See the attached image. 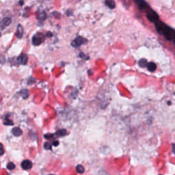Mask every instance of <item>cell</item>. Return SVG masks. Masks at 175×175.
Returning <instances> with one entry per match:
<instances>
[{
    "label": "cell",
    "mask_w": 175,
    "mask_h": 175,
    "mask_svg": "<svg viewBox=\"0 0 175 175\" xmlns=\"http://www.w3.org/2000/svg\"><path fill=\"white\" fill-rule=\"evenodd\" d=\"M20 93L21 94V95L23 97V98H27L28 97V96H29V92H28V91L27 90H23L22 91H21Z\"/></svg>",
    "instance_id": "15"
},
{
    "label": "cell",
    "mask_w": 175,
    "mask_h": 175,
    "mask_svg": "<svg viewBox=\"0 0 175 175\" xmlns=\"http://www.w3.org/2000/svg\"><path fill=\"white\" fill-rule=\"evenodd\" d=\"M21 167L23 170H30L32 167V163L30 160H24L21 163Z\"/></svg>",
    "instance_id": "5"
},
{
    "label": "cell",
    "mask_w": 175,
    "mask_h": 175,
    "mask_svg": "<svg viewBox=\"0 0 175 175\" xmlns=\"http://www.w3.org/2000/svg\"><path fill=\"white\" fill-rule=\"evenodd\" d=\"M4 124H6V125H13V122L10 120H6L5 122H4Z\"/></svg>",
    "instance_id": "22"
},
{
    "label": "cell",
    "mask_w": 175,
    "mask_h": 175,
    "mask_svg": "<svg viewBox=\"0 0 175 175\" xmlns=\"http://www.w3.org/2000/svg\"><path fill=\"white\" fill-rule=\"evenodd\" d=\"M44 40V36L41 34H38L34 36L32 38V44L34 45L37 46L40 45Z\"/></svg>",
    "instance_id": "3"
},
{
    "label": "cell",
    "mask_w": 175,
    "mask_h": 175,
    "mask_svg": "<svg viewBox=\"0 0 175 175\" xmlns=\"http://www.w3.org/2000/svg\"><path fill=\"white\" fill-rule=\"evenodd\" d=\"M147 60H146V59L142 58L141 59L140 61H139V62H138V64L139 66H140V67H142V68H144V67H145V66H146V64H147Z\"/></svg>",
    "instance_id": "12"
},
{
    "label": "cell",
    "mask_w": 175,
    "mask_h": 175,
    "mask_svg": "<svg viewBox=\"0 0 175 175\" xmlns=\"http://www.w3.org/2000/svg\"><path fill=\"white\" fill-rule=\"evenodd\" d=\"M4 153V150L3 149V146L1 144H0V156H1Z\"/></svg>",
    "instance_id": "24"
},
{
    "label": "cell",
    "mask_w": 175,
    "mask_h": 175,
    "mask_svg": "<svg viewBox=\"0 0 175 175\" xmlns=\"http://www.w3.org/2000/svg\"><path fill=\"white\" fill-rule=\"evenodd\" d=\"M87 42H88V40L87 39H85V38H83L81 36H77L76 38L72 42L71 45L73 47H76L81 46V45H84L85 43H86Z\"/></svg>",
    "instance_id": "2"
},
{
    "label": "cell",
    "mask_w": 175,
    "mask_h": 175,
    "mask_svg": "<svg viewBox=\"0 0 175 175\" xmlns=\"http://www.w3.org/2000/svg\"><path fill=\"white\" fill-rule=\"evenodd\" d=\"M46 17H47V14L45 12H43L42 13H40L38 14V18L40 20H45Z\"/></svg>",
    "instance_id": "17"
},
{
    "label": "cell",
    "mask_w": 175,
    "mask_h": 175,
    "mask_svg": "<svg viewBox=\"0 0 175 175\" xmlns=\"http://www.w3.org/2000/svg\"><path fill=\"white\" fill-rule=\"evenodd\" d=\"M27 60H28V57L26 54H22L17 59V61L19 64H21L25 65L27 64Z\"/></svg>",
    "instance_id": "6"
},
{
    "label": "cell",
    "mask_w": 175,
    "mask_h": 175,
    "mask_svg": "<svg viewBox=\"0 0 175 175\" xmlns=\"http://www.w3.org/2000/svg\"><path fill=\"white\" fill-rule=\"evenodd\" d=\"M146 17H147V19L149 20L150 21L155 22V23L157 20L159 19V16L157 15V13L153 12V11H151L150 13H147Z\"/></svg>",
    "instance_id": "4"
},
{
    "label": "cell",
    "mask_w": 175,
    "mask_h": 175,
    "mask_svg": "<svg viewBox=\"0 0 175 175\" xmlns=\"http://www.w3.org/2000/svg\"><path fill=\"white\" fill-rule=\"evenodd\" d=\"M14 168H15V165L13 162L8 163V165H7V168L8 169V170H12Z\"/></svg>",
    "instance_id": "18"
},
{
    "label": "cell",
    "mask_w": 175,
    "mask_h": 175,
    "mask_svg": "<svg viewBox=\"0 0 175 175\" xmlns=\"http://www.w3.org/2000/svg\"><path fill=\"white\" fill-rule=\"evenodd\" d=\"M5 61H6V58L4 55H0V63L1 64H4L5 63Z\"/></svg>",
    "instance_id": "21"
},
{
    "label": "cell",
    "mask_w": 175,
    "mask_h": 175,
    "mask_svg": "<svg viewBox=\"0 0 175 175\" xmlns=\"http://www.w3.org/2000/svg\"><path fill=\"white\" fill-rule=\"evenodd\" d=\"M84 168L81 165H78L76 167V170L79 174H82L84 172Z\"/></svg>",
    "instance_id": "14"
},
{
    "label": "cell",
    "mask_w": 175,
    "mask_h": 175,
    "mask_svg": "<svg viewBox=\"0 0 175 175\" xmlns=\"http://www.w3.org/2000/svg\"><path fill=\"white\" fill-rule=\"evenodd\" d=\"M155 28L157 31L160 34H162L165 36V38L170 40V41H175V33L174 29L171 28L170 27L166 26L161 21L155 22Z\"/></svg>",
    "instance_id": "1"
},
{
    "label": "cell",
    "mask_w": 175,
    "mask_h": 175,
    "mask_svg": "<svg viewBox=\"0 0 175 175\" xmlns=\"http://www.w3.org/2000/svg\"><path fill=\"white\" fill-rule=\"evenodd\" d=\"M51 144L49 142H46L45 144H44V148L46 150H49L51 149Z\"/></svg>",
    "instance_id": "19"
},
{
    "label": "cell",
    "mask_w": 175,
    "mask_h": 175,
    "mask_svg": "<svg viewBox=\"0 0 175 175\" xmlns=\"http://www.w3.org/2000/svg\"><path fill=\"white\" fill-rule=\"evenodd\" d=\"M53 134H51V133H48V134H45L44 137H45L46 139H51L53 137Z\"/></svg>",
    "instance_id": "23"
},
{
    "label": "cell",
    "mask_w": 175,
    "mask_h": 175,
    "mask_svg": "<svg viewBox=\"0 0 175 175\" xmlns=\"http://www.w3.org/2000/svg\"><path fill=\"white\" fill-rule=\"evenodd\" d=\"M146 67H147V69L150 72L155 71L156 70V68H157V66H156L154 62H152L147 63Z\"/></svg>",
    "instance_id": "8"
},
{
    "label": "cell",
    "mask_w": 175,
    "mask_h": 175,
    "mask_svg": "<svg viewBox=\"0 0 175 175\" xmlns=\"http://www.w3.org/2000/svg\"><path fill=\"white\" fill-rule=\"evenodd\" d=\"M23 133V131L19 127H15L13 129V134L14 136L19 137L20 136H21Z\"/></svg>",
    "instance_id": "9"
},
{
    "label": "cell",
    "mask_w": 175,
    "mask_h": 175,
    "mask_svg": "<svg viewBox=\"0 0 175 175\" xmlns=\"http://www.w3.org/2000/svg\"><path fill=\"white\" fill-rule=\"evenodd\" d=\"M5 27H6V26H5V25L4 24V23H3L2 21H0V30H4Z\"/></svg>",
    "instance_id": "25"
},
{
    "label": "cell",
    "mask_w": 175,
    "mask_h": 175,
    "mask_svg": "<svg viewBox=\"0 0 175 175\" xmlns=\"http://www.w3.org/2000/svg\"><path fill=\"white\" fill-rule=\"evenodd\" d=\"M135 1L140 9H144L145 8L148 7V5L143 0H135Z\"/></svg>",
    "instance_id": "7"
},
{
    "label": "cell",
    "mask_w": 175,
    "mask_h": 175,
    "mask_svg": "<svg viewBox=\"0 0 175 175\" xmlns=\"http://www.w3.org/2000/svg\"><path fill=\"white\" fill-rule=\"evenodd\" d=\"M19 3H20V5H21V6H22V5L23 4V0H20Z\"/></svg>",
    "instance_id": "28"
},
{
    "label": "cell",
    "mask_w": 175,
    "mask_h": 175,
    "mask_svg": "<svg viewBox=\"0 0 175 175\" xmlns=\"http://www.w3.org/2000/svg\"></svg>",
    "instance_id": "29"
},
{
    "label": "cell",
    "mask_w": 175,
    "mask_h": 175,
    "mask_svg": "<svg viewBox=\"0 0 175 175\" xmlns=\"http://www.w3.org/2000/svg\"><path fill=\"white\" fill-rule=\"evenodd\" d=\"M47 36H48V37H51L52 34L51 32H47Z\"/></svg>",
    "instance_id": "27"
},
{
    "label": "cell",
    "mask_w": 175,
    "mask_h": 175,
    "mask_svg": "<svg viewBox=\"0 0 175 175\" xmlns=\"http://www.w3.org/2000/svg\"><path fill=\"white\" fill-rule=\"evenodd\" d=\"M3 23H4V24L5 25V26H9L10 23H11V19H10V18H4V19H3V21H2Z\"/></svg>",
    "instance_id": "16"
},
{
    "label": "cell",
    "mask_w": 175,
    "mask_h": 175,
    "mask_svg": "<svg viewBox=\"0 0 175 175\" xmlns=\"http://www.w3.org/2000/svg\"><path fill=\"white\" fill-rule=\"evenodd\" d=\"M105 3L110 9H114L116 6L115 1L114 0H105Z\"/></svg>",
    "instance_id": "10"
},
{
    "label": "cell",
    "mask_w": 175,
    "mask_h": 175,
    "mask_svg": "<svg viewBox=\"0 0 175 175\" xmlns=\"http://www.w3.org/2000/svg\"><path fill=\"white\" fill-rule=\"evenodd\" d=\"M66 134V131L65 129L58 130V131L55 133V135L59 137L64 136Z\"/></svg>",
    "instance_id": "13"
},
{
    "label": "cell",
    "mask_w": 175,
    "mask_h": 175,
    "mask_svg": "<svg viewBox=\"0 0 175 175\" xmlns=\"http://www.w3.org/2000/svg\"><path fill=\"white\" fill-rule=\"evenodd\" d=\"M58 144H59V142H58V141H53V144H52V145H53V146H58Z\"/></svg>",
    "instance_id": "26"
},
{
    "label": "cell",
    "mask_w": 175,
    "mask_h": 175,
    "mask_svg": "<svg viewBox=\"0 0 175 175\" xmlns=\"http://www.w3.org/2000/svg\"><path fill=\"white\" fill-rule=\"evenodd\" d=\"M79 56H80L81 58L85 59V60H88V59H89V57H88V55H85L84 53H81L79 54Z\"/></svg>",
    "instance_id": "20"
},
{
    "label": "cell",
    "mask_w": 175,
    "mask_h": 175,
    "mask_svg": "<svg viewBox=\"0 0 175 175\" xmlns=\"http://www.w3.org/2000/svg\"><path fill=\"white\" fill-rule=\"evenodd\" d=\"M23 34V27L21 25H19L17 27V36L18 38H21Z\"/></svg>",
    "instance_id": "11"
}]
</instances>
